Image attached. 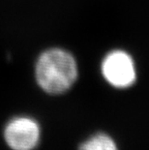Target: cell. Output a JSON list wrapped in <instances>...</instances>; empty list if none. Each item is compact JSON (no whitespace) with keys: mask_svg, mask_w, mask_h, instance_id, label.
<instances>
[{"mask_svg":"<svg viewBox=\"0 0 149 150\" xmlns=\"http://www.w3.org/2000/svg\"><path fill=\"white\" fill-rule=\"evenodd\" d=\"M80 150H117L114 142L105 134H98L82 143Z\"/></svg>","mask_w":149,"mask_h":150,"instance_id":"277c9868","label":"cell"},{"mask_svg":"<svg viewBox=\"0 0 149 150\" xmlns=\"http://www.w3.org/2000/svg\"><path fill=\"white\" fill-rule=\"evenodd\" d=\"M35 74L44 91L61 94L74 84L78 78V67L75 58L66 50L52 49L40 55Z\"/></svg>","mask_w":149,"mask_h":150,"instance_id":"6da1fadb","label":"cell"},{"mask_svg":"<svg viewBox=\"0 0 149 150\" xmlns=\"http://www.w3.org/2000/svg\"><path fill=\"white\" fill-rule=\"evenodd\" d=\"M102 73L107 81L117 88L129 87L136 81L134 61L123 50H113L105 57Z\"/></svg>","mask_w":149,"mask_h":150,"instance_id":"3957f363","label":"cell"},{"mask_svg":"<svg viewBox=\"0 0 149 150\" xmlns=\"http://www.w3.org/2000/svg\"><path fill=\"white\" fill-rule=\"evenodd\" d=\"M4 139L12 150H33L39 143L40 126L30 117H15L6 124Z\"/></svg>","mask_w":149,"mask_h":150,"instance_id":"7a4b0ae2","label":"cell"}]
</instances>
